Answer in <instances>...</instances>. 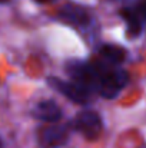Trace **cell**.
Segmentation results:
<instances>
[{
  "instance_id": "cell-1",
  "label": "cell",
  "mask_w": 146,
  "mask_h": 148,
  "mask_svg": "<svg viewBox=\"0 0 146 148\" xmlns=\"http://www.w3.org/2000/svg\"><path fill=\"white\" fill-rule=\"evenodd\" d=\"M95 71V92L106 99H113L129 84V73L120 66L102 59L92 60Z\"/></svg>"
},
{
  "instance_id": "cell-2",
  "label": "cell",
  "mask_w": 146,
  "mask_h": 148,
  "mask_svg": "<svg viewBox=\"0 0 146 148\" xmlns=\"http://www.w3.org/2000/svg\"><path fill=\"white\" fill-rule=\"evenodd\" d=\"M70 127L88 141H95L103 132V119L96 111L83 109L75 115Z\"/></svg>"
},
{
  "instance_id": "cell-3",
  "label": "cell",
  "mask_w": 146,
  "mask_h": 148,
  "mask_svg": "<svg viewBox=\"0 0 146 148\" xmlns=\"http://www.w3.org/2000/svg\"><path fill=\"white\" fill-rule=\"evenodd\" d=\"M56 19L66 23V25H70V26L79 29L80 32H89L95 23L92 13L86 7H83L80 4H75V3L63 4L59 9Z\"/></svg>"
},
{
  "instance_id": "cell-4",
  "label": "cell",
  "mask_w": 146,
  "mask_h": 148,
  "mask_svg": "<svg viewBox=\"0 0 146 148\" xmlns=\"http://www.w3.org/2000/svg\"><path fill=\"white\" fill-rule=\"evenodd\" d=\"M70 124H48L37 130V143L42 148H60L70 137Z\"/></svg>"
},
{
  "instance_id": "cell-5",
  "label": "cell",
  "mask_w": 146,
  "mask_h": 148,
  "mask_svg": "<svg viewBox=\"0 0 146 148\" xmlns=\"http://www.w3.org/2000/svg\"><path fill=\"white\" fill-rule=\"evenodd\" d=\"M65 68L70 81L79 84L80 86L88 89L90 94L95 92V71H93L92 62L72 59L65 65Z\"/></svg>"
},
{
  "instance_id": "cell-6",
  "label": "cell",
  "mask_w": 146,
  "mask_h": 148,
  "mask_svg": "<svg viewBox=\"0 0 146 148\" xmlns=\"http://www.w3.org/2000/svg\"><path fill=\"white\" fill-rule=\"evenodd\" d=\"M48 85L50 88H53L54 91H57L60 95H63L65 98H67L69 101H72L75 103L86 105L90 101L92 94L73 81H63L57 76H49Z\"/></svg>"
},
{
  "instance_id": "cell-7",
  "label": "cell",
  "mask_w": 146,
  "mask_h": 148,
  "mask_svg": "<svg viewBox=\"0 0 146 148\" xmlns=\"http://www.w3.org/2000/svg\"><path fill=\"white\" fill-rule=\"evenodd\" d=\"M32 115H33V118H36L42 122L54 124L62 119L63 111L53 99H45V101H40L39 103H36V106L32 111Z\"/></svg>"
},
{
  "instance_id": "cell-8",
  "label": "cell",
  "mask_w": 146,
  "mask_h": 148,
  "mask_svg": "<svg viewBox=\"0 0 146 148\" xmlns=\"http://www.w3.org/2000/svg\"><path fill=\"white\" fill-rule=\"evenodd\" d=\"M99 55L102 58V60L110 63V65H116V66H120L122 63L126 62L129 53L128 50L119 45H115V43H105L99 48Z\"/></svg>"
},
{
  "instance_id": "cell-9",
  "label": "cell",
  "mask_w": 146,
  "mask_h": 148,
  "mask_svg": "<svg viewBox=\"0 0 146 148\" xmlns=\"http://www.w3.org/2000/svg\"><path fill=\"white\" fill-rule=\"evenodd\" d=\"M120 17L126 22L128 27H126V32L129 35V38H138L142 30H143V26H142V17L139 14L138 10L132 9V7H125L120 10Z\"/></svg>"
},
{
  "instance_id": "cell-10",
  "label": "cell",
  "mask_w": 146,
  "mask_h": 148,
  "mask_svg": "<svg viewBox=\"0 0 146 148\" xmlns=\"http://www.w3.org/2000/svg\"><path fill=\"white\" fill-rule=\"evenodd\" d=\"M138 12H139L141 17L146 20V0H143V1L139 4V7H138Z\"/></svg>"
},
{
  "instance_id": "cell-11",
  "label": "cell",
  "mask_w": 146,
  "mask_h": 148,
  "mask_svg": "<svg viewBox=\"0 0 146 148\" xmlns=\"http://www.w3.org/2000/svg\"><path fill=\"white\" fill-rule=\"evenodd\" d=\"M36 3H49V1H52V0H35Z\"/></svg>"
},
{
  "instance_id": "cell-12",
  "label": "cell",
  "mask_w": 146,
  "mask_h": 148,
  "mask_svg": "<svg viewBox=\"0 0 146 148\" xmlns=\"http://www.w3.org/2000/svg\"><path fill=\"white\" fill-rule=\"evenodd\" d=\"M0 148H3V141H1V138H0Z\"/></svg>"
},
{
  "instance_id": "cell-13",
  "label": "cell",
  "mask_w": 146,
  "mask_h": 148,
  "mask_svg": "<svg viewBox=\"0 0 146 148\" xmlns=\"http://www.w3.org/2000/svg\"><path fill=\"white\" fill-rule=\"evenodd\" d=\"M9 0H0V3H7Z\"/></svg>"
},
{
  "instance_id": "cell-14",
  "label": "cell",
  "mask_w": 146,
  "mask_h": 148,
  "mask_svg": "<svg viewBox=\"0 0 146 148\" xmlns=\"http://www.w3.org/2000/svg\"><path fill=\"white\" fill-rule=\"evenodd\" d=\"M142 148H146V145H143V147H142Z\"/></svg>"
}]
</instances>
